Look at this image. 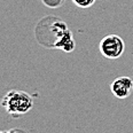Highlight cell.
Masks as SVG:
<instances>
[{"mask_svg":"<svg viewBox=\"0 0 133 133\" xmlns=\"http://www.w3.org/2000/svg\"><path fill=\"white\" fill-rule=\"evenodd\" d=\"M5 133H21L18 132V130H15V129H12V130H8V131H6Z\"/></svg>","mask_w":133,"mask_h":133,"instance_id":"7","label":"cell"},{"mask_svg":"<svg viewBox=\"0 0 133 133\" xmlns=\"http://www.w3.org/2000/svg\"><path fill=\"white\" fill-rule=\"evenodd\" d=\"M112 94L118 99H126L133 91V79L127 76H121L116 78L110 85Z\"/></svg>","mask_w":133,"mask_h":133,"instance_id":"4","label":"cell"},{"mask_svg":"<svg viewBox=\"0 0 133 133\" xmlns=\"http://www.w3.org/2000/svg\"><path fill=\"white\" fill-rule=\"evenodd\" d=\"M99 49L106 59H118L125 51V43L117 35H108L100 41Z\"/></svg>","mask_w":133,"mask_h":133,"instance_id":"3","label":"cell"},{"mask_svg":"<svg viewBox=\"0 0 133 133\" xmlns=\"http://www.w3.org/2000/svg\"><path fill=\"white\" fill-rule=\"evenodd\" d=\"M68 31V26L62 20L56 17H45L36 28V37L40 45L56 48V45Z\"/></svg>","mask_w":133,"mask_h":133,"instance_id":"1","label":"cell"},{"mask_svg":"<svg viewBox=\"0 0 133 133\" xmlns=\"http://www.w3.org/2000/svg\"><path fill=\"white\" fill-rule=\"evenodd\" d=\"M0 133H5V132H2V131H0Z\"/></svg>","mask_w":133,"mask_h":133,"instance_id":"8","label":"cell"},{"mask_svg":"<svg viewBox=\"0 0 133 133\" xmlns=\"http://www.w3.org/2000/svg\"><path fill=\"white\" fill-rule=\"evenodd\" d=\"M41 1H43V4L45 6L49 8H57V7L62 6L64 0H41Z\"/></svg>","mask_w":133,"mask_h":133,"instance_id":"6","label":"cell"},{"mask_svg":"<svg viewBox=\"0 0 133 133\" xmlns=\"http://www.w3.org/2000/svg\"><path fill=\"white\" fill-rule=\"evenodd\" d=\"M1 106L9 115L18 116L29 112L33 107V100L26 92L13 90L1 99Z\"/></svg>","mask_w":133,"mask_h":133,"instance_id":"2","label":"cell"},{"mask_svg":"<svg viewBox=\"0 0 133 133\" xmlns=\"http://www.w3.org/2000/svg\"><path fill=\"white\" fill-rule=\"evenodd\" d=\"M72 2L79 8H90L94 5L95 0H72Z\"/></svg>","mask_w":133,"mask_h":133,"instance_id":"5","label":"cell"}]
</instances>
